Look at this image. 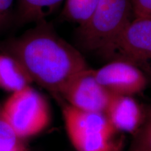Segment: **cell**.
<instances>
[{
  "label": "cell",
  "mask_w": 151,
  "mask_h": 151,
  "mask_svg": "<svg viewBox=\"0 0 151 151\" xmlns=\"http://www.w3.org/2000/svg\"><path fill=\"white\" fill-rule=\"evenodd\" d=\"M134 17L129 0H100L90 18L78 26L81 46L105 57Z\"/></svg>",
  "instance_id": "7a4b0ae2"
},
{
  "label": "cell",
  "mask_w": 151,
  "mask_h": 151,
  "mask_svg": "<svg viewBox=\"0 0 151 151\" xmlns=\"http://www.w3.org/2000/svg\"><path fill=\"white\" fill-rule=\"evenodd\" d=\"M0 108H1V106H0Z\"/></svg>",
  "instance_id": "ac0fdd59"
},
{
  "label": "cell",
  "mask_w": 151,
  "mask_h": 151,
  "mask_svg": "<svg viewBox=\"0 0 151 151\" xmlns=\"http://www.w3.org/2000/svg\"><path fill=\"white\" fill-rule=\"evenodd\" d=\"M62 113L67 137L73 134L104 132L116 134L117 132L102 113L80 110L64 102Z\"/></svg>",
  "instance_id": "ba28073f"
},
{
  "label": "cell",
  "mask_w": 151,
  "mask_h": 151,
  "mask_svg": "<svg viewBox=\"0 0 151 151\" xmlns=\"http://www.w3.org/2000/svg\"><path fill=\"white\" fill-rule=\"evenodd\" d=\"M0 118L19 139L32 137L50 124V107L42 94L28 86L11 93L0 108Z\"/></svg>",
  "instance_id": "3957f363"
},
{
  "label": "cell",
  "mask_w": 151,
  "mask_h": 151,
  "mask_svg": "<svg viewBox=\"0 0 151 151\" xmlns=\"http://www.w3.org/2000/svg\"><path fill=\"white\" fill-rule=\"evenodd\" d=\"M134 16L151 18V0H129Z\"/></svg>",
  "instance_id": "9a60e30c"
},
{
  "label": "cell",
  "mask_w": 151,
  "mask_h": 151,
  "mask_svg": "<svg viewBox=\"0 0 151 151\" xmlns=\"http://www.w3.org/2000/svg\"><path fill=\"white\" fill-rule=\"evenodd\" d=\"M32 83L29 75L14 57L0 53V88L11 93Z\"/></svg>",
  "instance_id": "9c48e42d"
},
{
  "label": "cell",
  "mask_w": 151,
  "mask_h": 151,
  "mask_svg": "<svg viewBox=\"0 0 151 151\" xmlns=\"http://www.w3.org/2000/svg\"><path fill=\"white\" fill-rule=\"evenodd\" d=\"M104 115L117 132L134 134L145 118L141 106L132 96L113 94Z\"/></svg>",
  "instance_id": "52a82bcc"
},
{
  "label": "cell",
  "mask_w": 151,
  "mask_h": 151,
  "mask_svg": "<svg viewBox=\"0 0 151 151\" xmlns=\"http://www.w3.org/2000/svg\"><path fill=\"white\" fill-rule=\"evenodd\" d=\"M132 151H151V114L134 134Z\"/></svg>",
  "instance_id": "4fadbf2b"
},
{
  "label": "cell",
  "mask_w": 151,
  "mask_h": 151,
  "mask_svg": "<svg viewBox=\"0 0 151 151\" xmlns=\"http://www.w3.org/2000/svg\"><path fill=\"white\" fill-rule=\"evenodd\" d=\"M105 58L130 62L151 76V18L134 17Z\"/></svg>",
  "instance_id": "277c9868"
},
{
  "label": "cell",
  "mask_w": 151,
  "mask_h": 151,
  "mask_svg": "<svg viewBox=\"0 0 151 151\" xmlns=\"http://www.w3.org/2000/svg\"><path fill=\"white\" fill-rule=\"evenodd\" d=\"M14 1V0H0V27L8 18Z\"/></svg>",
  "instance_id": "2e32d148"
},
{
  "label": "cell",
  "mask_w": 151,
  "mask_h": 151,
  "mask_svg": "<svg viewBox=\"0 0 151 151\" xmlns=\"http://www.w3.org/2000/svg\"><path fill=\"white\" fill-rule=\"evenodd\" d=\"M58 96L76 109L104 113L113 94L97 81L94 69L88 68L71 79Z\"/></svg>",
  "instance_id": "5b68a950"
},
{
  "label": "cell",
  "mask_w": 151,
  "mask_h": 151,
  "mask_svg": "<svg viewBox=\"0 0 151 151\" xmlns=\"http://www.w3.org/2000/svg\"><path fill=\"white\" fill-rule=\"evenodd\" d=\"M100 0H65L61 16L82 25L90 18Z\"/></svg>",
  "instance_id": "7c38bea8"
},
{
  "label": "cell",
  "mask_w": 151,
  "mask_h": 151,
  "mask_svg": "<svg viewBox=\"0 0 151 151\" xmlns=\"http://www.w3.org/2000/svg\"><path fill=\"white\" fill-rule=\"evenodd\" d=\"M17 15L20 24L46 21L47 17L65 0H16Z\"/></svg>",
  "instance_id": "30bf717a"
},
{
  "label": "cell",
  "mask_w": 151,
  "mask_h": 151,
  "mask_svg": "<svg viewBox=\"0 0 151 151\" xmlns=\"http://www.w3.org/2000/svg\"><path fill=\"white\" fill-rule=\"evenodd\" d=\"M19 144V139L13 130L0 118V150Z\"/></svg>",
  "instance_id": "5bb4252c"
},
{
  "label": "cell",
  "mask_w": 151,
  "mask_h": 151,
  "mask_svg": "<svg viewBox=\"0 0 151 151\" xmlns=\"http://www.w3.org/2000/svg\"><path fill=\"white\" fill-rule=\"evenodd\" d=\"M114 136L106 133H95L68 138L76 151H118V146L113 141Z\"/></svg>",
  "instance_id": "8fae6325"
},
{
  "label": "cell",
  "mask_w": 151,
  "mask_h": 151,
  "mask_svg": "<svg viewBox=\"0 0 151 151\" xmlns=\"http://www.w3.org/2000/svg\"><path fill=\"white\" fill-rule=\"evenodd\" d=\"M0 151H24L23 149L22 148V147L20 145H17L14 147H11V148L4 149V150H0Z\"/></svg>",
  "instance_id": "e0dca14e"
},
{
  "label": "cell",
  "mask_w": 151,
  "mask_h": 151,
  "mask_svg": "<svg viewBox=\"0 0 151 151\" xmlns=\"http://www.w3.org/2000/svg\"><path fill=\"white\" fill-rule=\"evenodd\" d=\"M5 50L20 62L32 83L58 96L71 79L89 68L80 51L46 20L11 40Z\"/></svg>",
  "instance_id": "6da1fadb"
},
{
  "label": "cell",
  "mask_w": 151,
  "mask_h": 151,
  "mask_svg": "<svg viewBox=\"0 0 151 151\" xmlns=\"http://www.w3.org/2000/svg\"><path fill=\"white\" fill-rule=\"evenodd\" d=\"M96 79L111 94L133 96L145 90L146 74L134 65L122 60H113L94 69Z\"/></svg>",
  "instance_id": "8992f818"
}]
</instances>
